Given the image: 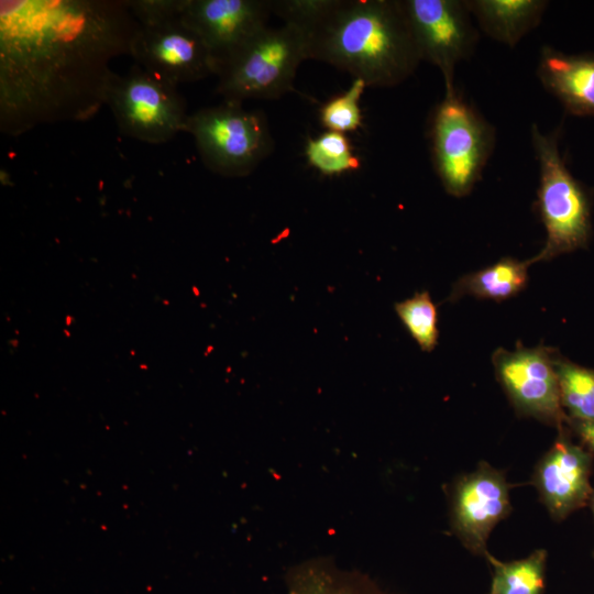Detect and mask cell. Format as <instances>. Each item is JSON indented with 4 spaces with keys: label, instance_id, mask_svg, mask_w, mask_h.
I'll list each match as a JSON object with an SVG mask.
<instances>
[{
    "label": "cell",
    "instance_id": "26",
    "mask_svg": "<svg viewBox=\"0 0 594 594\" xmlns=\"http://www.w3.org/2000/svg\"><path fill=\"white\" fill-rule=\"evenodd\" d=\"M588 505H590V507H591V509L593 512V515H594V491H593V493H592V495L590 497Z\"/></svg>",
    "mask_w": 594,
    "mask_h": 594
},
{
    "label": "cell",
    "instance_id": "17",
    "mask_svg": "<svg viewBox=\"0 0 594 594\" xmlns=\"http://www.w3.org/2000/svg\"><path fill=\"white\" fill-rule=\"evenodd\" d=\"M529 265V260L501 258L491 266L458 279L448 300L457 301L463 296H473L501 301L513 297L527 286Z\"/></svg>",
    "mask_w": 594,
    "mask_h": 594
},
{
    "label": "cell",
    "instance_id": "16",
    "mask_svg": "<svg viewBox=\"0 0 594 594\" xmlns=\"http://www.w3.org/2000/svg\"><path fill=\"white\" fill-rule=\"evenodd\" d=\"M287 594H389L360 571L337 566L330 558H315L293 566Z\"/></svg>",
    "mask_w": 594,
    "mask_h": 594
},
{
    "label": "cell",
    "instance_id": "9",
    "mask_svg": "<svg viewBox=\"0 0 594 594\" xmlns=\"http://www.w3.org/2000/svg\"><path fill=\"white\" fill-rule=\"evenodd\" d=\"M129 55L144 70L176 87L217 74L210 50L182 15L152 25L139 24Z\"/></svg>",
    "mask_w": 594,
    "mask_h": 594
},
{
    "label": "cell",
    "instance_id": "4",
    "mask_svg": "<svg viewBox=\"0 0 594 594\" xmlns=\"http://www.w3.org/2000/svg\"><path fill=\"white\" fill-rule=\"evenodd\" d=\"M308 58L307 37L283 23L267 26L219 69L217 94L224 100L277 99L293 90L299 65Z\"/></svg>",
    "mask_w": 594,
    "mask_h": 594
},
{
    "label": "cell",
    "instance_id": "18",
    "mask_svg": "<svg viewBox=\"0 0 594 594\" xmlns=\"http://www.w3.org/2000/svg\"><path fill=\"white\" fill-rule=\"evenodd\" d=\"M493 566L490 594H542L546 586V550L527 558L502 562L487 554Z\"/></svg>",
    "mask_w": 594,
    "mask_h": 594
},
{
    "label": "cell",
    "instance_id": "22",
    "mask_svg": "<svg viewBox=\"0 0 594 594\" xmlns=\"http://www.w3.org/2000/svg\"><path fill=\"white\" fill-rule=\"evenodd\" d=\"M365 87L363 79L354 78L348 90L326 102L320 109L322 125L343 134L358 130L362 123L359 103Z\"/></svg>",
    "mask_w": 594,
    "mask_h": 594
},
{
    "label": "cell",
    "instance_id": "25",
    "mask_svg": "<svg viewBox=\"0 0 594 594\" xmlns=\"http://www.w3.org/2000/svg\"><path fill=\"white\" fill-rule=\"evenodd\" d=\"M565 426L580 438L587 450L594 452V421H579L569 418Z\"/></svg>",
    "mask_w": 594,
    "mask_h": 594
},
{
    "label": "cell",
    "instance_id": "3",
    "mask_svg": "<svg viewBox=\"0 0 594 594\" xmlns=\"http://www.w3.org/2000/svg\"><path fill=\"white\" fill-rule=\"evenodd\" d=\"M531 140L539 163L536 208L547 232L544 246L529 260L532 264L586 248L592 222L588 191L566 167L559 130L546 134L534 124Z\"/></svg>",
    "mask_w": 594,
    "mask_h": 594
},
{
    "label": "cell",
    "instance_id": "11",
    "mask_svg": "<svg viewBox=\"0 0 594 594\" xmlns=\"http://www.w3.org/2000/svg\"><path fill=\"white\" fill-rule=\"evenodd\" d=\"M271 0H186L182 18L206 43L220 67L268 26ZM216 74V76H217Z\"/></svg>",
    "mask_w": 594,
    "mask_h": 594
},
{
    "label": "cell",
    "instance_id": "12",
    "mask_svg": "<svg viewBox=\"0 0 594 594\" xmlns=\"http://www.w3.org/2000/svg\"><path fill=\"white\" fill-rule=\"evenodd\" d=\"M510 512L504 475L487 463L463 476L452 494V528L474 554L487 556L486 541L495 525Z\"/></svg>",
    "mask_w": 594,
    "mask_h": 594
},
{
    "label": "cell",
    "instance_id": "23",
    "mask_svg": "<svg viewBox=\"0 0 594 594\" xmlns=\"http://www.w3.org/2000/svg\"><path fill=\"white\" fill-rule=\"evenodd\" d=\"M338 0H271L272 13L305 35L334 8Z\"/></svg>",
    "mask_w": 594,
    "mask_h": 594
},
{
    "label": "cell",
    "instance_id": "13",
    "mask_svg": "<svg viewBox=\"0 0 594 594\" xmlns=\"http://www.w3.org/2000/svg\"><path fill=\"white\" fill-rule=\"evenodd\" d=\"M537 465L534 483L551 517L566 518L588 504L593 453L573 443L565 427Z\"/></svg>",
    "mask_w": 594,
    "mask_h": 594
},
{
    "label": "cell",
    "instance_id": "1",
    "mask_svg": "<svg viewBox=\"0 0 594 594\" xmlns=\"http://www.w3.org/2000/svg\"><path fill=\"white\" fill-rule=\"evenodd\" d=\"M138 26L121 0H1V132L92 118Z\"/></svg>",
    "mask_w": 594,
    "mask_h": 594
},
{
    "label": "cell",
    "instance_id": "2",
    "mask_svg": "<svg viewBox=\"0 0 594 594\" xmlns=\"http://www.w3.org/2000/svg\"><path fill=\"white\" fill-rule=\"evenodd\" d=\"M306 37L308 58L370 87L402 84L421 61L400 0H338Z\"/></svg>",
    "mask_w": 594,
    "mask_h": 594
},
{
    "label": "cell",
    "instance_id": "10",
    "mask_svg": "<svg viewBox=\"0 0 594 594\" xmlns=\"http://www.w3.org/2000/svg\"><path fill=\"white\" fill-rule=\"evenodd\" d=\"M554 351L544 346L498 349L492 362L496 376L518 414L559 429L566 425L554 366Z\"/></svg>",
    "mask_w": 594,
    "mask_h": 594
},
{
    "label": "cell",
    "instance_id": "8",
    "mask_svg": "<svg viewBox=\"0 0 594 594\" xmlns=\"http://www.w3.org/2000/svg\"><path fill=\"white\" fill-rule=\"evenodd\" d=\"M421 61L437 66L446 89L454 87V68L470 58L479 41L471 13L459 0H400Z\"/></svg>",
    "mask_w": 594,
    "mask_h": 594
},
{
    "label": "cell",
    "instance_id": "14",
    "mask_svg": "<svg viewBox=\"0 0 594 594\" xmlns=\"http://www.w3.org/2000/svg\"><path fill=\"white\" fill-rule=\"evenodd\" d=\"M537 75L569 113L594 116V53L569 55L544 46Z\"/></svg>",
    "mask_w": 594,
    "mask_h": 594
},
{
    "label": "cell",
    "instance_id": "21",
    "mask_svg": "<svg viewBox=\"0 0 594 594\" xmlns=\"http://www.w3.org/2000/svg\"><path fill=\"white\" fill-rule=\"evenodd\" d=\"M395 311L422 351L430 352L438 343V311L428 292L395 304Z\"/></svg>",
    "mask_w": 594,
    "mask_h": 594
},
{
    "label": "cell",
    "instance_id": "19",
    "mask_svg": "<svg viewBox=\"0 0 594 594\" xmlns=\"http://www.w3.org/2000/svg\"><path fill=\"white\" fill-rule=\"evenodd\" d=\"M560 398L572 420L594 421V370L554 355Z\"/></svg>",
    "mask_w": 594,
    "mask_h": 594
},
{
    "label": "cell",
    "instance_id": "20",
    "mask_svg": "<svg viewBox=\"0 0 594 594\" xmlns=\"http://www.w3.org/2000/svg\"><path fill=\"white\" fill-rule=\"evenodd\" d=\"M305 153L309 164L324 175H338L361 166L348 138L340 132L328 131L316 139H308Z\"/></svg>",
    "mask_w": 594,
    "mask_h": 594
},
{
    "label": "cell",
    "instance_id": "6",
    "mask_svg": "<svg viewBox=\"0 0 594 594\" xmlns=\"http://www.w3.org/2000/svg\"><path fill=\"white\" fill-rule=\"evenodd\" d=\"M185 132L210 170L228 177L251 174L274 146L265 114L224 100L188 116Z\"/></svg>",
    "mask_w": 594,
    "mask_h": 594
},
{
    "label": "cell",
    "instance_id": "24",
    "mask_svg": "<svg viewBox=\"0 0 594 594\" xmlns=\"http://www.w3.org/2000/svg\"><path fill=\"white\" fill-rule=\"evenodd\" d=\"M125 3L139 24L152 25L182 15L186 0H129Z\"/></svg>",
    "mask_w": 594,
    "mask_h": 594
},
{
    "label": "cell",
    "instance_id": "7",
    "mask_svg": "<svg viewBox=\"0 0 594 594\" xmlns=\"http://www.w3.org/2000/svg\"><path fill=\"white\" fill-rule=\"evenodd\" d=\"M120 132L152 144L185 131L189 114L177 87L134 64L125 75L112 72L106 89Z\"/></svg>",
    "mask_w": 594,
    "mask_h": 594
},
{
    "label": "cell",
    "instance_id": "15",
    "mask_svg": "<svg viewBox=\"0 0 594 594\" xmlns=\"http://www.w3.org/2000/svg\"><path fill=\"white\" fill-rule=\"evenodd\" d=\"M471 15L490 37L515 46L535 29L548 6L542 0H469Z\"/></svg>",
    "mask_w": 594,
    "mask_h": 594
},
{
    "label": "cell",
    "instance_id": "5",
    "mask_svg": "<svg viewBox=\"0 0 594 594\" xmlns=\"http://www.w3.org/2000/svg\"><path fill=\"white\" fill-rule=\"evenodd\" d=\"M431 158L448 194L469 195L481 179L493 152L494 128L453 89L432 111L429 124Z\"/></svg>",
    "mask_w": 594,
    "mask_h": 594
}]
</instances>
